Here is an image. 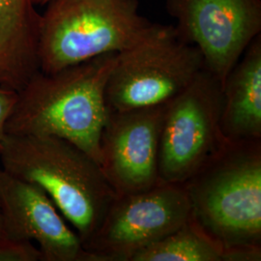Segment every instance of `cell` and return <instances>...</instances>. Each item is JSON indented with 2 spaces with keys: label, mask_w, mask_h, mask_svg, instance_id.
Returning a JSON list of instances; mask_svg holds the SVG:
<instances>
[{
  "label": "cell",
  "mask_w": 261,
  "mask_h": 261,
  "mask_svg": "<svg viewBox=\"0 0 261 261\" xmlns=\"http://www.w3.org/2000/svg\"><path fill=\"white\" fill-rule=\"evenodd\" d=\"M117 54L94 57L51 74L39 71L18 92L6 135L68 140L100 165L109 109L106 86Z\"/></svg>",
  "instance_id": "cell-1"
},
{
  "label": "cell",
  "mask_w": 261,
  "mask_h": 261,
  "mask_svg": "<svg viewBox=\"0 0 261 261\" xmlns=\"http://www.w3.org/2000/svg\"><path fill=\"white\" fill-rule=\"evenodd\" d=\"M0 161L2 169L46 192L83 245L117 196L99 163L63 139L6 135Z\"/></svg>",
  "instance_id": "cell-2"
},
{
  "label": "cell",
  "mask_w": 261,
  "mask_h": 261,
  "mask_svg": "<svg viewBox=\"0 0 261 261\" xmlns=\"http://www.w3.org/2000/svg\"><path fill=\"white\" fill-rule=\"evenodd\" d=\"M183 185L191 219L224 251L261 247V140H228Z\"/></svg>",
  "instance_id": "cell-3"
},
{
  "label": "cell",
  "mask_w": 261,
  "mask_h": 261,
  "mask_svg": "<svg viewBox=\"0 0 261 261\" xmlns=\"http://www.w3.org/2000/svg\"><path fill=\"white\" fill-rule=\"evenodd\" d=\"M153 22L138 0H51L41 15L39 67L51 74L138 43Z\"/></svg>",
  "instance_id": "cell-4"
},
{
  "label": "cell",
  "mask_w": 261,
  "mask_h": 261,
  "mask_svg": "<svg viewBox=\"0 0 261 261\" xmlns=\"http://www.w3.org/2000/svg\"><path fill=\"white\" fill-rule=\"evenodd\" d=\"M204 68L200 50L179 37L174 25L153 23L132 47L116 55L106 86L109 111L168 103Z\"/></svg>",
  "instance_id": "cell-5"
},
{
  "label": "cell",
  "mask_w": 261,
  "mask_h": 261,
  "mask_svg": "<svg viewBox=\"0 0 261 261\" xmlns=\"http://www.w3.org/2000/svg\"><path fill=\"white\" fill-rule=\"evenodd\" d=\"M223 86L204 68L166 103L159 145L163 183L184 184L228 141L221 128Z\"/></svg>",
  "instance_id": "cell-6"
},
{
  "label": "cell",
  "mask_w": 261,
  "mask_h": 261,
  "mask_svg": "<svg viewBox=\"0 0 261 261\" xmlns=\"http://www.w3.org/2000/svg\"><path fill=\"white\" fill-rule=\"evenodd\" d=\"M190 218L191 203L184 185L161 182L142 192L116 196L84 249L95 261H132Z\"/></svg>",
  "instance_id": "cell-7"
},
{
  "label": "cell",
  "mask_w": 261,
  "mask_h": 261,
  "mask_svg": "<svg viewBox=\"0 0 261 261\" xmlns=\"http://www.w3.org/2000/svg\"><path fill=\"white\" fill-rule=\"evenodd\" d=\"M179 37L201 53L224 84L252 40L261 34V0H166Z\"/></svg>",
  "instance_id": "cell-8"
},
{
  "label": "cell",
  "mask_w": 261,
  "mask_h": 261,
  "mask_svg": "<svg viewBox=\"0 0 261 261\" xmlns=\"http://www.w3.org/2000/svg\"><path fill=\"white\" fill-rule=\"evenodd\" d=\"M166 103L109 111L100 139V166L117 196L161 183L159 145Z\"/></svg>",
  "instance_id": "cell-9"
},
{
  "label": "cell",
  "mask_w": 261,
  "mask_h": 261,
  "mask_svg": "<svg viewBox=\"0 0 261 261\" xmlns=\"http://www.w3.org/2000/svg\"><path fill=\"white\" fill-rule=\"evenodd\" d=\"M2 236L36 242L42 261H95L40 187L0 169Z\"/></svg>",
  "instance_id": "cell-10"
},
{
  "label": "cell",
  "mask_w": 261,
  "mask_h": 261,
  "mask_svg": "<svg viewBox=\"0 0 261 261\" xmlns=\"http://www.w3.org/2000/svg\"><path fill=\"white\" fill-rule=\"evenodd\" d=\"M40 24L32 0H0V87L19 92L40 71Z\"/></svg>",
  "instance_id": "cell-11"
},
{
  "label": "cell",
  "mask_w": 261,
  "mask_h": 261,
  "mask_svg": "<svg viewBox=\"0 0 261 261\" xmlns=\"http://www.w3.org/2000/svg\"><path fill=\"white\" fill-rule=\"evenodd\" d=\"M221 128L229 141L261 140V34L224 81Z\"/></svg>",
  "instance_id": "cell-12"
},
{
  "label": "cell",
  "mask_w": 261,
  "mask_h": 261,
  "mask_svg": "<svg viewBox=\"0 0 261 261\" xmlns=\"http://www.w3.org/2000/svg\"><path fill=\"white\" fill-rule=\"evenodd\" d=\"M224 249L190 218L172 233L138 252L132 261H223Z\"/></svg>",
  "instance_id": "cell-13"
},
{
  "label": "cell",
  "mask_w": 261,
  "mask_h": 261,
  "mask_svg": "<svg viewBox=\"0 0 261 261\" xmlns=\"http://www.w3.org/2000/svg\"><path fill=\"white\" fill-rule=\"evenodd\" d=\"M0 261H42V253L31 241L0 236Z\"/></svg>",
  "instance_id": "cell-14"
},
{
  "label": "cell",
  "mask_w": 261,
  "mask_h": 261,
  "mask_svg": "<svg viewBox=\"0 0 261 261\" xmlns=\"http://www.w3.org/2000/svg\"><path fill=\"white\" fill-rule=\"evenodd\" d=\"M18 99V92L0 87V151L6 136V124Z\"/></svg>",
  "instance_id": "cell-15"
},
{
  "label": "cell",
  "mask_w": 261,
  "mask_h": 261,
  "mask_svg": "<svg viewBox=\"0 0 261 261\" xmlns=\"http://www.w3.org/2000/svg\"><path fill=\"white\" fill-rule=\"evenodd\" d=\"M32 1L35 5H45V4H47L48 2H50L51 0H32Z\"/></svg>",
  "instance_id": "cell-16"
},
{
  "label": "cell",
  "mask_w": 261,
  "mask_h": 261,
  "mask_svg": "<svg viewBox=\"0 0 261 261\" xmlns=\"http://www.w3.org/2000/svg\"><path fill=\"white\" fill-rule=\"evenodd\" d=\"M0 236H2V220H1V211H0Z\"/></svg>",
  "instance_id": "cell-17"
}]
</instances>
